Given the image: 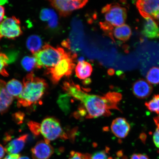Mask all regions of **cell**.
Listing matches in <instances>:
<instances>
[{
	"mask_svg": "<svg viewBox=\"0 0 159 159\" xmlns=\"http://www.w3.org/2000/svg\"><path fill=\"white\" fill-rule=\"evenodd\" d=\"M22 92L17 98V106L27 107L40 100L47 87L44 79L35 77L32 72L26 75L23 81Z\"/></svg>",
	"mask_w": 159,
	"mask_h": 159,
	"instance_id": "obj_2",
	"label": "cell"
},
{
	"mask_svg": "<svg viewBox=\"0 0 159 159\" xmlns=\"http://www.w3.org/2000/svg\"><path fill=\"white\" fill-rule=\"evenodd\" d=\"M146 78L147 81L150 84H159V67L153 66L149 70Z\"/></svg>",
	"mask_w": 159,
	"mask_h": 159,
	"instance_id": "obj_21",
	"label": "cell"
},
{
	"mask_svg": "<svg viewBox=\"0 0 159 159\" xmlns=\"http://www.w3.org/2000/svg\"><path fill=\"white\" fill-rule=\"evenodd\" d=\"M144 22L142 33L150 39L159 38V27L158 24L152 18L144 17Z\"/></svg>",
	"mask_w": 159,
	"mask_h": 159,
	"instance_id": "obj_13",
	"label": "cell"
},
{
	"mask_svg": "<svg viewBox=\"0 0 159 159\" xmlns=\"http://www.w3.org/2000/svg\"><path fill=\"white\" fill-rule=\"evenodd\" d=\"M40 18L42 20L48 22V25L51 29H56L58 26V17L53 10L45 8L41 10Z\"/></svg>",
	"mask_w": 159,
	"mask_h": 159,
	"instance_id": "obj_16",
	"label": "cell"
},
{
	"mask_svg": "<svg viewBox=\"0 0 159 159\" xmlns=\"http://www.w3.org/2000/svg\"><path fill=\"white\" fill-rule=\"evenodd\" d=\"M19 159H30L27 156L20 157Z\"/></svg>",
	"mask_w": 159,
	"mask_h": 159,
	"instance_id": "obj_35",
	"label": "cell"
},
{
	"mask_svg": "<svg viewBox=\"0 0 159 159\" xmlns=\"http://www.w3.org/2000/svg\"><path fill=\"white\" fill-rule=\"evenodd\" d=\"M7 1H0V5H2L5 4L7 3Z\"/></svg>",
	"mask_w": 159,
	"mask_h": 159,
	"instance_id": "obj_34",
	"label": "cell"
},
{
	"mask_svg": "<svg viewBox=\"0 0 159 159\" xmlns=\"http://www.w3.org/2000/svg\"><path fill=\"white\" fill-rule=\"evenodd\" d=\"M20 157L19 154H9L3 159H19Z\"/></svg>",
	"mask_w": 159,
	"mask_h": 159,
	"instance_id": "obj_31",
	"label": "cell"
},
{
	"mask_svg": "<svg viewBox=\"0 0 159 159\" xmlns=\"http://www.w3.org/2000/svg\"><path fill=\"white\" fill-rule=\"evenodd\" d=\"M152 85L144 79L138 80L133 85V94L139 99L148 98L152 94Z\"/></svg>",
	"mask_w": 159,
	"mask_h": 159,
	"instance_id": "obj_11",
	"label": "cell"
},
{
	"mask_svg": "<svg viewBox=\"0 0 159 159\" xmlns=\"http://www.w3.org/2000/svg\"><path fill=\"white\" fill-rule=\"evenodd\" d=\"M27 138V134H24L11 141L5 147L6 152L9 154L19 153L24 148Z\"/></svg>",
	"mask_w": 159,
	"mask_h": 159,
	"instance_id": "obj_15",
	"label": "cell"
},
{
	"mask_svg": "<svg viewBox=\"0 0 159 159\" xmlns=\"http://www.w3.org/2000/svg\"><path fill=\"white\" fill-rule=\"evenodd\" d=\"M15 118L17 121L20 122V121L23 120L24 118L23 115L21 114V113H17L15 114Z\"/></svg>",
	"mask_w": 159,
	"mask_h": 159,
	"instance_id": "obj_32",
	"label": "cell"
},
{
	"mask_svg": "<svg viewBox=\"0 0 159 159\" xmlns=\"http://www.w3.org/2000/svg\"><path fill=\"white\" fill-rule=\"evenodd\" d=\"M49 2L51 5L56 9L60 15L63 17H66L75 10L84 7L88 1L55 0Z\"/></svg>",
	"mask_w": 159,
	"mask_h": 159,
	"instance_id": "obj_8",
	"label": "cell"
},
{
	"mask_svg": "<svg viewBox=\"0 0 159 159\" xmlns=\"http://www.w3.org/2000/svg\"><path fill=\"white\" fill-rule=\"evenodd\" d=\"M75 57L76 55L67 52L56 65L47 69L48 74L53 84H57L63 77H69L72 74L75 66Z\"/></svg>",
	"mask_w": 159,
	"mask_h": 159,
	"instance_id": "obj_4",
	"label": "cell"
},
{
	"mask_svg": "<svg viewBox=\"0 0 159 159\" xmlns=\"http://www.w3.org/2000/svg\"><path fill=\"white\" fill-rule=\"evenodd\" d=\"M101 12L104 14L105 22L113 27L125 24L127 18V10L119 3H111L103 7Z\"/></svg>",
	"mask_w": 159,
	"mask_h": 159,
	"instance_id": "obj_6",
	"label": "cell"
},
{
	"mask_svg": "<svg viewBox=\"0 0 159 159\" xmlns=\"http://www.w3.org/2000/svg\"><path fill=\"white\" fill-rule=\"evenodd\" d=\"M69 159H83V154L75 151H71Z\"/></svg>",
	"mask_w": 159,
	"mask_h": 159,
	"instance_id": "obj_28",
	"label": "cell"
},
{
	"mask_svg": "<svg viewBox=\"0 0 159 159\" xmlns=\"http://www.w3.org/2000/svg\"><path fill=\"white\" fill-rule=\"evenodd\" d=\"M50 143L41 140L38 142L31 149L33 159H49L54 152V149Z\"/></svg>",
	"mask_w": 159,
	"mask_h": 159,
	"instance_id": "obj_10",
	"label": "cell"
},
{
	"mask_svg": "<svg viewBox=\"0 0 159 159\" xmlns=\"http://www.w3.org/2000/svg\"><path fill=\"white\" fill-rule=\"evenodd\" d=\"M136 5L143 17L159 21V1L140 0L136 2Z\"/></svg>",
	"mask_w": 159,
	"mask_h": 159,
	"instance_id": "obj_9",
	"label": "cell"
},
{
	"mask_svg": "<svg viewBox=\"0 0 159 159\" xmlns=\"http://www.w3.org/2000/svg\"><path fill=\"white\" fill-rule=\"evenodd\" d=\"M5 15V8L2 6L0 5V23L3 20Z\"/></svg>",
	"mask_w": 159,
	"mask_h": 159,
	"instance_id": "obj_30",
	"label": "cell"
},
{
	"mask_svg": "<svg viewBox=\"0 0 159 159\" xmlns=\"http://www.w3.org/2000/svg\"><path fill=\"white\" fill-rule=\"evenodd\" d=\"M28 125L33 134L35 136H39L40 133V125L37 122L30 121L28 123Z\"/></svg>",
	"mask_w": 159,
	"mask_h": 159,
	"instance_id": "obj_26",
	"label": "cell"
},
{
	"mask_svg": "<svg viewBox=\"0 0 159 159\" xmlns=\"http://www.w3.org/2000/svg\"><path fill=\"white\" fill-rule=\"evenodd\" d=\"M9 62V58L4 53H0V75L5 77L8 76L6 68Z\"/></svg>",
	"mask_w": 159,
	"mask_h": 159,
	"instance_id": "obj_24",
	"label": "cell"
},
{
	"mask_svg": "<svg viewBox=\"0 0 159 159\" xmlns=\"http://www.w3.org/2000/svg\"><path fill=\"white\" fill-rule=\"evenodd\" d=\"M145 105L151 112L159 114V94L154 95L150 101L145 103Z\"/></svg>",
	"mask_w": 159,
	"mask_h": 159,
	"instance_id": "obj_22",
	"label": "cell"
},
{
	"mask_svg": "<svg viewBox=\"0 0 159 159\" xmlns=\"http://www.w3.org/2000/svg\"><path fill=\"white\" fill-rule=\"evenodd\" d=\"M130 159H150L145 154H134L131 156Z\"/></svg>",
	"mask_w": 159,
	"mask_h": 159,
	"instance_id": "obj_29",
	"label": "cell"
},
{
	"mask_svg": "<svg viewBox=\"0 0 159 159\" xmlns=\"http://www.w3.org/2000/svg\"><path fill=\"white\" fill-rule=\"evenodd\" d=\"M6 151L5 148L0 144V159H1L3 157L5 154Z\"/></svg>",
	"mask_w": 159,
	"mask_h": 159,
	"instance_id": "obj_33",
	"label": "cell"
},
{
	"mask_svg": "<svg viewBox=\"0 0 159 159\" xmlns=\"http://www.w3.org/2000/svg\"><path fill=\"white\" fill-rule=\"evenodd\" d=\"M154 120L156 128L153 134V139L155 146L159 149V116L155 117Z\"/></svg>",
	"mask_w": 159,
	"mask_h": 159,
	"instance_id": "obj_25",
	"label": "cell"
},
{
	"mask_svg": "<svg viewBox=\"0 0 159 159\" xmlns=\"http://www.w3.org/2000/svg\"><path fill=\"white\" fill-rule=\"evenodd\" d=\"M5 81L0 80V113L6 112L12 103L13 97L7 92Z\"/></svg>",
	"mask_w": 159,
	"mask_h": 159,
	"instance_id": "obj_14",
	"label": "cell"
},
{
	"mask_svg": "<svg viewBox=\"0 0 159 159\" xmlns=\"http://www.w3.org/2000/svg\"><path fill=\"white\" fill-rule=\"evenodd\" d=\"M66 52L61 47L57 48L46 44L38 52L34 54L37 68L47 69L54 67L58 63Z\"/></svg>",
	"mask_w": 159,
	"mask_h": 159,
	"instance_id": "obj_3",
	"label": "cell"
},
{
	"mask_svg": "<svg viewBox=\"0 0 159 159\" xmlns=\"http://www.w3.org/2000/svg\"><path fill=\"white\" fill-rule=\"evenodd\" d=\"M6 89L11 96L17 98L22 92L23 85L17 80L13 79L6 84Z\"/></svg>",
	"mask_w": 159,
	"mask_h": 159,
	"instance_id": "obj_19",
	"label": "cell"
},
{
	"mask_svg": "<svg viewBox=\"0 0 159 159\" xmlns=\"http://www.w3.org/2000/svg\"><path fill=\"white\" fill-rule=\"evenodd\" d=\"M22 33L20 22L15 17L7 18L0 23V35L2 37L15 39Z\"/></svg>",
	"mask_w": 159,
	"mask_h": 159,
	"instance_id": "obj_7",
	"label": "cell"
},
{
	"mask_svg": "<svg viewBox=\"0 0 159 159\" xmlns=\"http://www.w3.org/2000/svg\"><path fill=\"white\" fill-rule=\"evenodd\" d=\"M21 64L26 70L31 71L36 66V62L34 57L27 56L22 60Z\"/></svg>",
	"mask_w": 159,
	"mask_h": 159,
	"instance_id": "obj_23",
	"label": "cell"
},
{
	"mask_svg": "<svg viewBox=\"0 0 159 159\" xmlns=\"http://www.w3.org/2000/svg\"><path fill=\"white\" fill-rule=\"evenodd\" d=\"M92 71V66L84 61H80L75 67V74L79 79L81 80H84L90 76Z\"/></svg>",
	"mask_w": 159,
	"mask_h": 159,
	"instance_id": "obj_18",
	"label": "cell"
},
{
	"mask_svg": "<svg viewBox=\"0 0 159 159\" xmlns=\"http://www.w3.org/2000/svg\"><path fill=\"white\" fill-rule=\"evenodd\" d=\"M63 87L69 96L82 103L87 112L86 118L109 116L111 114V109L120 110L118 105L122 97L119 93L109 92L103 96L88 94L73 81H65Z\"/></svg>",
	"mask_w": 159,
	"mask_h": 159,
	"instance_id": "obj_1",
	"label": "cell"
},
{
	"mask_svg": "<svg viewBox=\"0 0 159 159\" xmlns=\"http://www.w3.org/2000/svg\"><path fill=\"white\" fill-rule=\"evenodd\" d=\"M132 34V30L129 25L124 24L114 28L110 35L111 37L121 41H126L130 39Z\"/></svg>",
	"mask_w": 159,
	"mask_h": 159,
	"instance_id": "obj_17",
	"label": "cell"
},
{
	"mask_svg": "<svg viewBox=\"0 0 159 159\" xmlns=\"http://www.w3.org/2000/svg\"><path fill=\"white\" fill-rule=\"evenodd\" d=\"M40 133L44 137L45 142L48 143L57 139L64 140L68 139L67 135L59 121L51 117L45 118L43 121L40 125Z\"/></svg>",
	"mask_w": 159,
	"mask_h": 159,
	"instance_id": "obj_5",
	"label": "cell"
},
{
	"mask_svg": "<svg viewBox=\"0 0 159 159\" xmlns=\"http://www.w3.org/2000/svg\"><path fill=\"white\" fill-rule=\"evenodd\" d=\"M130 125L124 118L115 119L111 125V130L113 134L119 139L126 138L130 132Z\"/></svg>",
	"mask_w": 159,
	"mask_h": 159,
	"instance_id": "obj_12",
	"label": "cell"
},
{
	"mask_svg": "<svg viewBox=\"0 0 159 159\" xmlns=\"http://www.w3.org/2000/svg\"><path fill=\"white\" fill-rule=\"evenodd\" d=\"M42 41L41 38L37 35H31L27 40V48L33 54L42 48Z\"/></svg>",
	"mask_w": 159,
	"mask_h": 159,
	"instance_id": "obj_20",
	"label": "cell"
},
{
	"mask_svg": "<svg viewBox=\"0 0 159 159\" xmlns=\"http://www.w3.org/2000/svg\"><path fill=\"white\" fill-rule=\"evenodd\" d=\"M2 37L1 36V35H0V39H1L2 38Z\"/></svg>",
	"mask_w": 159,
	"mask_h": 159,
	"instance_id": "obj_36",
	"label": "cell"
},
{
	"mask_svg": "<svg viewBox=\"0 0 159 159\" xmlns=\"http://www.w3.org/2000/svg\"><path fill=\"white\" fill-rule=\"evenodd\" d=\"M90 159H109L106 151H98L91 155Z\"/></svg>",
	"mask_w": 159,
	"mask_h": 159,
	"instance_id": "obj_27",
	"label": "cell"
}]
</instances>
